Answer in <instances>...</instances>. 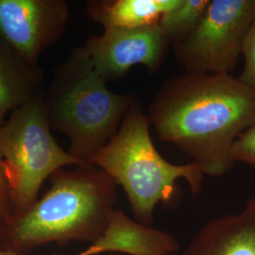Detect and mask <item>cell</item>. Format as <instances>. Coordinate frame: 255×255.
Here are the masks:
<instances>
[{
    "label": "cell",
    "mask_w": 255,
    "mask_h": 255,
    "mask_svg": "<svg viewBox=\"0 0 255 255\" xmlns=\"http://www.w3.org/2000/svg\"><path fill=\"white\" fill-rule=\"evenodd\" d=\"M146 115L163 142L221 177L236 164L234 143L255 124V90L232 75L186 72L161 85Z\"/></svg>",
    "instance_id": "1"
},
{
    "label": "cell",
    "mask_w": 255,
    "mask_h": 255,
    "mask_svg": "<svg viewBox=\"0 0 255 255\" xmlns=\"http://www.w3.org/2000/svg\"><path fill=\"white\" fill-rule=\"evenodd\" d=\"M27 211L3 221L0 249L25 255L49 243L94 244L109 226L119 200L118 184L93 164L64 168Z\"/></svg>",
    "instance_id": "2"
},
{
    "label": "cell",
    "mask_w": 255,
    "mask_h": 255,
    "mask_svg": "<svg viewBox=\"0 0 255 255\" xmlns=\"http://www.w3.org/2000/svg\"><path fill=\"white\" fill-rule=\"evenodd\" d=\"M43 98L49 127L69 139L68 153L82 165L117 134L137 100L133 93L111 91L82 46L55 67Z\"/></svg>",
    "instance_id": "3"
},
{
    "label": "cell",
    "mask_w": 255,
    "mask_h": 255,
    "mask_svg": "<svg viewBox=\"0 0 255 255\" xmlns=\"http://www.w3.org/2000/svg\"><path fill=\"white\" fill-rule=\"evenodd\" d=\"M150 126L140 101H134L117 134L90 161L123 188L137 221L148 226L159 203L173 202L178 180L187 182L196 197L204 179L201 167L192 161L185 164L166 161L155 147Z\"/></svg>",
    "instance_id": "4"
},
{
    "label": "cell",
    "mask_w": 255,
    "mask_h": 255,
    "mask_svg": "<svg viewBox=\"0 0 255 255\" xmlns=\"http://www.w3.org/2000/svg\"><path fill=\"white\" fill-rule=\"evenodd\" d=\"M44 92L12 111L0 128V154L9 185L11 218L38 200L43 183L52 174L65 166L82 165L52 135Z\"/></svg>",
    "instance_id": "5"
},
{
    "label": "cell",
    "mask_w": 255,
    "mask_h": 255,
    "mask_svg": "<svg viewBox=\"0 0 255 255\" xmlns=\"http://www.w3.org/2000/svg\"><path fill=\"white\" fill-rule=\"evenodd\" d=\"M255 21V0H210L191 32L171 45L187 73L231 75L247 32Z\"/></svg>",
    "instance_id": "6"
},
{
    "label": "cell",
    "mask_w": 255,
    "mask_h": 255,
    "mask_svg": "<svg viewBox=\"0 0 255 255\" xmlns=\"http://www.w3.org/2000/svg\"><path fill=\"white\" fill-rule=\"evenodd\" d=\"M171 43L159 23L135 28H108L89 37L82 47L101 78L108 82L123 78L136 65L150 74L162 67Z\"/></svg>",
    "instance_id": "7"
},
{
    "label": "cell",
    "mask_w": 255,
    "mask_h": 255,
    "mask_svg": "<svg viewBox=\"0 0 255 255\" xmlns=\"http://www.w3.org/2000/svg\"><path fill=\"white\" fill-rule=\"evenodd\" d=\"M69 19L64 0H0V41L31 64L63 36Z\"/></svg>",
    "instance_id": "8"
},
{
    "label": "cell",
    "mask_w": 255,
    "mask_h": 255,
    "mask_svg": "<svg viewBox=\"0 0 255 255\" xmlns=\"http://www.w3.org/2000/svg\"><path fill=\"white\" fill-rule=\"evenodd\" d=\"M179 242L170 234L133 220L116 209L101 239L82 251V255H172Z\"/></svg>",
    "instance_id": "9"
},
{
    "label": "cell",
    "mask_w": 255,
    "mask_h": 255,
    "mask_svg": "<svg viewBox=\"0 0 255 255\" xmlns=\"http://www.w3.org/2000/svg\"><path fill=\"white\" fill-rule=\"evenodd\" d=\"M183 255H255V214L248 208L207 222Z\"/></svg>",
    "instance_id": "10"
},
{
    "label": "cell",
    "mask_w": 255,
    "mask_h": 255,
    "mask_svg": "<svg viewBox=\"0 0 255 255\" xmlns=\"http://www.w3.org/2000/svg\"><path fill=\"white\" fill-rule=\"evenodd\" d=\"M40 64L27 62L0 41V128L7 115L45 91Z\"/></svg>",
    "instance_id": "11"
},
{
    "label": "cell",
    "mask_w": 255,
    "mask_h": 255,
    "mask_svg": "<svg viewBox=\"0 0 255 255\" xmlns=\"http://www.w3.org/2000/svg\"><path fill=\"white\" fill-rule=\"evenodd\" d=\"M182 0H89L85 13L108 28H135L158 24Z\"/></svg>",
    "instance_id": "12"
},
{
    "label": "cell",
    "mask_w": 255,
    "mask_h": 255,
    "mask_svg": "<svg viewBox=\"0 0 255 255\" xmlns=\"http://www.w3.org/2000/svg\"><path fill=\"white\" fill-rule=\"evenodd\" d=\"M210 0H182L170 11L164 13L159 25L171 45L187 36L201 22Z\"/></svg>",
    "instance_id": "13"
},
{
    "label": "cell",
    "mask_w": 255,
    "mask_h": 255,
    "mask_svg": "<svg viewBox=\"0 0 255 255\" xmlns=\"http://www.w3.org/2000/svg\"><path fill=\"white\" fill-rule=\"evenodd\" d=\"M231 155L236 163L242 162L255 168V124L237 138Z\"/></svg>",
    "instance_id": "14"
},
{
    "label": "cell",
    "mask_w": 255,
    "mask_h": 255,
    "mask_svg": "<svg viewBox=\"0 0 255 255\" xmlns=\"http://www.w3.org/2000/svg\"><path fill=\"white\" fill-rule=\"evenodd\" d=\"M241 54L244 56L245 64L238 79L255 90V21L247 32Z\"/></svg>",
    "instance_id": "15"
},
{
    "label": "cell",
    "mask_w": 255,
    "mask_h": 255,
    "mask_svg": "<svg viewBox=\"0 0 255 255\" xmlns=\"http://www.w3.org/2000/svg\"><path fill=\"white\" fill-rule=\"evenodd\" d=\"M11 215L9 185L3 166V159L0 154V218L6 221L11 218Z\"/></svg>",
    "instance_id": "16"
},
{
    "label": "cell",
    "mask_w": 255,
    "mask_h": 255,
    "mask_svg": "<svg viewBox=\"0 0 255 255\" xmlns=\"http://www.w3.org/2000/svg\"><path fill=\"white\" fill-rule=\"evenodd\" d=\"M246 207L248 209L253 211L255 214V196L247 201Z\"/></svg>",
    "instance_id": "17"
},
{
    "label": "cell",
    "mask_w": 255,
    "mask_h": 255,
    "mask_svg": "<svg viewBox=\"0 0 255 255\" xmlns=\"http://www.w3.org/2000/svg\"><path fill=\"white\" fill-rule=\"evenodd\" d=\"M0 255H19L17 254H14V253H12V252H9V251H6V250H1L0 249ZM82 255V252L81 253H79V254H77V255Z\"/></svg>",
    "instance_id": "18"
},
{
    "label": "cell",
    "mask_w": 255,
    "mask_h": 255,
    "mask_svg": "<svg viewBox=\"0 0 255 255\" xmlns=\"http://www.w3.org/2000/svg\"><path fill=\"white\" fill-rule=\"evenodd\" d=\"M2 223H3V219L0 218V229H1V226H2Z\"/></svg>",
    "instance_id": "19"
},
{
    "label": "cell",
    "mask_w": 255,
    "mask_h": 255,
    "mask_svg": "<svg viewBox=\"0 0 255 255\" xmlns=\"http://www.w3.org/2000/svg\"><path fill=\"white\" fill-rule=\"evenodd\" d=\"M109 255H117V254H110Z\"/></svg>",
    "instance_id": "20"
}]
</instances>
